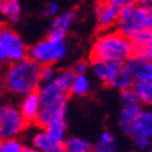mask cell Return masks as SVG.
Instances as JSON below:
<instances>
[{
    "label": "cell",
    "mask_w": 152,
    "mask_h": 152,
    "mask_svg": "<svg viewBox=\"0 0 152 152\" xmlns=\"http://www.w3.org/2000/svg\"><path fill=\"white\" fill-rule=\"evenodd\" d=\"M18 106L22 118L26 120V123L28 125L36 124L39 114L41 111V102L37 92L21 96V100Z\"/></svg>",
    "instance_id": "30bf717a"
},
{
    "label": "cell",
    "mask_w": 152,
    "mask_h": 152,
    "mask_svg": "<svg viewBox=\"0 0 152 152\" xmlns=\"http://www.w3.org/2000/svg\"><path fill=\"white\" fill-rule=\"evenodd\" d=\"M75 21V12L73 10L61 11L55 18H52L50 24V35H57V36H64L69 32L73 24Z\"/></svg>",
    "instance_id": "7c38bea8"
},
{
    "label": "cell",
    "mask_w": 152,
    "mask_h": 152,
    "mask_svg": "<svg viewBox=\"0 0 152 152\" xmlns=\"http://www.w3.org/2000/svg\"><path fill=\"white\" fill-rule=\"evenodd\" d=\"M74 77H75V73L73 72L72 68H63V69L57 71V74L55 79H53V82L56 84H58L62 89H64L66 92L69 93V89H71Z\"/></svg>",
    "instance_id": "7402d4cb"
},
{
    "label": "cell",
    "mask_w": 152,
    "mask_h": 152,
    "mask_svg": "<svg viewBox=\"0 0 152 152\" xmlns=\"http://www.w3.org/2000/svg\"><path fill=\"white\" fill-rule=\"evenodd\" d=\"M64 152H92L93 143L80 136H67L63 141Z\"/></svg>",
    "instance_id": "ffe728a7"
},
{
    "label": "cell",
    "mask_w": 152,
    "mask_h": 152,
    "mask_svg": "<svg viewBox=\"0 0 152 152\" xmlns=\"http://www.w3.org/2000/svg\"><path fill=\"white\" fill-rule=\"evenodd\" d=\"M127 73L131 75L134 80L146 79L152 77V61L143 57L132 55L124 63Z\"/></svg>",
    "instance_id": "9c48e42d"
},
{
    "label": "cell",
    "mask_w": 152,
    "mask_h": 152,
    "mask_svg": "<svg viewBox=\"0 0 152 152\" xmlns=\"http://www.w3.org/2000/svg\"><path fill=\"white\" fill-rule=\"evenodd\" d=\"M115 30L126 36L127 39H132L134 36L141 32L151 31L152 15L146 12L136 4L124 5L120 7Z\"/></svg>",
    "instance_id": "5b68a950"
},
{
    "label": "cell",
    "mask_w": 152,
    "mask_h": 152,
    "mask_svg": "<svg viewBox=\"0 0 152 152\" xmlns=\"http://www.w3.org/2000/svg\"><path fill=\"white\" fill-rule=\"evenodd\" d=\"M0 152H3V150H1V140H0Z\"/></svg>",
    "instance_id": "4dcf8cb0"
},
{
    "label": "cell",
    "mask_w": 152,
    "mask_h": 152,
    "mask_svg": "<svg viewBox=\"0 0 152 152\" xmlns=\"http://www.w3.org/2000/svg\"><path fill=\"white\" fill-rule=\"evenodd\" d=\"M130 40L134 55L152 61V31L141 32Z\"/></svg>",
    "instance_id": "5bb4252c"
},
{
    "label": "cell",
    "mask_w": 152,
    "mask_h": 152,
    "mask_svg": "<svg viewBox=\"0 0 152 152\" xmlns=\"http://www.w3.org/2000/svg\"><path fill=\"white\" fill-rule=\"evenodd\" d=\"M118 151V140L113 132L105 130L103 131L96 142L93 143L92 152H116Z\"/></svg>",
    "instance_id": "e0dca14e"
},
{
    "label": "cell",
    "mask_w": 152,
    "mask_h": 152,
    "mask_svg": "<svg viewBox=\"0 0 152 152\" xmlns=\"http://www.w3.org/2000/svg\"><path fill=\"white\" fill-rule=\"evenodd\" d=\"M40 68L28 57L7 64L3 74V86L7 93L15 96H24L39 90L41 83Z\"/></svg>",
    "instance_id": "6da1fadb"
},
{
    "label": "cell",
    "mask_w": 152,
    "mask_h": 152,
    "mask_svg": "<svg viewBox=\"0 0 152 152\" xmlns=\"http://www.w3.org/2000/svg\"><path fill=\"white\" fill-rule=\"evenodd\" d=\"M92 90V82L88 74H75L69 89V94L77 98L87 96Z\"/></svg>",
    "instance_id": "44dd1931"
},
{
    "label": "cell",
    "mask_w": 152,
    "mask_h": 152,
    "mask_svg": "<svg viewBox=\"0 0 152 152\" xmlns=\"http://www.w3.org/2000/svg\"><path fill=\"white\" fill-rule=\"evenodd\" d=\"M43 130L46 131L52 139H55L57 141H64L67 137V131H68V126H67V121L66 118H56L51 120L48 124H46L43 127Z\"/></svg>",
    "instance_id": "ac0fdd59"
},
{
    "label": "cell",
    "mask_w": 152,
    "mask_h": 152,
    "mask_svg": "<svg viewBox=\"0 0 152 152\" xmlns=\"http://www.w3.org/2000/svg\"><path fill=\"white\" fill-rule=\"evenodd\" d=\"M131 89L143 106H151L152 108V77L134 80Z\"/></svg>",
    "instance_id": "2e32d148"
},
{
    "label": "cell",
    "mask_w": 152,
    "mask_h": 152,
    "mask_svg": "<svg viewBox=\"0 0 152 152\" xmlns=\"http://www.w3.org/2000/svg\"><path fill=\"white\" fill-rule=\"evenodd\" d=\"M120 6L111 0H99L94 5V15L96 24L102 30H110L115 27L119 19Z\"/></svg>",
    "instance_id": "ba28073f"
},
{
    "label": "cell",
    "mask_w": 152,
    "mask_h": 152,
    "mask_svg": "<svg viewBox=\"0 0 152 152\" xmlns=\"http://www.w3.org/2000/svg\"><path fill=\"white\" fill-rule=\"evenodd\" d=\"M28 124L22 118L19 106L11 103H0V140L20 137Z\"/></svg>",
    "instance_id": "52a82bcc"
},
{
    "label": "cell",
    "mask_w": 152,
    "mask_h": 152,
    "mask_svg": "<svg viewBox=\"0 0 152 152\" xmlns=\"http://www.w3.org/2000/svg\"><path fill=\"white\" fill-rule=\"evenodd\" d=\"M140 113V110L136 109H127V108H121L119 116H118V125L119 129L121 130V132L130 136V134L132 132V127H134V123L136 118H137V114Z\"/></svg>",
    "instance_id": "d6986e66"
},
{
    "label": "cell",
    "mask_w": 152,
    "mask_h": 152,
    "mask_svg": "<svg viewBox=\"0 0 152 152\" xmlns=\"http://www.w3.org/2000/svg\"><path fill=\"white\" fill-rule=\"evenodd\" d=\"M113 3H115L116 5H119L120 7L124 5H130V4H136L137 0H111Z\"/></svg>",
    "instance_id": "83f0119b"
},
{
    "label": "cell",
    "mask_w": 152,
    "mask_h": 152,
    "mask_svg": "<svg viewBox=\"0 0 152 152\" xmlns=\"http://www.w3.org/2000/svg\"><path fill=\"white\" fill-rule=\"evenodd\" d=\"M72 69L75 74H88V71L90 69V63L86 62V61H78L72 67Z\"/></svg>",
    "instance_id": "484cf974"
},
{
    "label": "cell",
    "mask_w": 152,
    "mask_h": 152,
    "mask_svg": "<svg viewBox=\"0 0 152 152\" xmlns=\"http://www.w3.org/2000/svg\"><path fill=\"white\" fill-rule=\"evenodd\" d=\"M67 53L68 43L66 37L50 34L27 47V57L39 66H55L66 58Z\"/></svg>",
    "instance_id": "3957f363"
},
{
    "label": "cell",
    "mask_w": 152,
    "mask_h": 152,
    "mask_svg": "<svg viewBox=\"0 0 152 152\" xmlns=\"http://www.w3.org/2000/svg\"><path fill=\"white\" fill-rule=\"evenodd\" d=\"M90 69L103 84L118 92L131 89L134 79L127 73L124 63L108 61H90Z\"/></svg>",
    "instance_id": "277c9868"
},
{
    "label": "cell",
    "mask_w": 152,
    "mask_h": 152,
    "mask_svg": "<svg viewBox=\"0 0 152 152\" xmlns=\"http://www.w3.org/2000/svg\"><path fill=\"white\" fill-rule=\"evenodd\" d=\"M30 140H31V146L39 152H64L63 142L52 139L42 127L36 130L31 135Z\"/></svg>",
    "instance_id": "8fae6325"
},
{
    "label": "cell",
    "mask_w": 152,
    "mask_h": 152,
    "mask_svg": "<svg viewBox=\"0 0 152 152\" xmlns=\"http://www.w3.org/2000/svg\"><path fill=\"white\" fill-rule=\"evenodd\" d=\"M146 152H152V142H151V145H150V147L146 150Z\"/></svg>",
    "instance_id": "f546056e"
},
{
    "label": "cell",
    "mask_w": 152,
    "mask_h": 152,
    "mask_svg": "<svg viewBox=\"0 0 152 152\" xmlns=\"http://www.w3.org/2000/svg\"><path fill=\"white\" fill-rule=\"evenodd\" d=\"M22 152H39V151H37L35 147H32L31 145H30V146H25L24 150H22Z\"/></svg>",
    "instance_id": "f1b7e54d"
},
{
    "label": "cell",
    "mask_w": 152,
    "mask_h": 152,
    "mask_svg": "<svg viewBox=\"0 0 152 152\" xmlns=\"http://www.w3.org/2000/svg\"><path fill=\"white\" fill-rule=\"evenodd\" d=\"M21 0H0V16L9 24H18L21 19Z\"/></svg>",
    "instance_id": "9a60e30c"
},
{
    "label": "cell",
    "mask_w": 152,
    "mask_h": 152,
    "mask_svg": "<svg viewBox=\"0 0 152 152\" xmlns=\"http://www.w3.org/2000/svg\"><path fill=\"white\" fill-rule=\"evenodd\" d=\"M25 143L20 137H11L1 140V150L3 152H22Z\"/></svg>",
    "instance_id": "603a6c76"
},
{
    "label": "cell",
    "mask_w": 152,
    "mask_h": 152,
    "mask_svg": "<svg viewBox=\"0 0 152 152\" xmlns=\"http://www.w3.org/2000/svg\"><path fill=\"white\" fill-rule=\"evenodd\" d=\"M136 5L140 6L141 9H143L150 15H152V0H137Z\"/></svg>",
    "instance_id": "4316f807"
},
{
    "label": "cell",
    "mask_w": 152,
    "mask_h": 152,
    "mask_svg": "<svg viewBox=\"0 0 152 152\" xmlns=\"http://www.w3.org/2000/svg\"><path fill=\"white\" fill-rule=\"evenodd\" d=\"M59 12H61V5L58 1H50L43 9V15L50 19L55 18Z\"/></svg>",
    "instance_id": "d4e9b609"
},
{
    "label": "cell",
    "mask_w": 152,
    "mask_h": 152,
    "mask_svg": "<svg viewBox=\"0 0 152 152\" xmlns=\"http://www.w3.org/2000/svg\"><path fill=\"white\" fill-rule=\"evenodd\" d=\"M57 74V69L55 66H41L40 68V78L41 83H48L55 79Z\"/></svg>",
    "instance_id": "cb8c5ba5"
},
{
    "label": "cell",
    "mask_w": 152,
    "mask_h": 152,
    "mask_svg": "<svg viewBox=\"0 0 152 152\" xmlns=\"http://www.w3.org/2000/svg\"><path fill=\"white\" fill-rule=\"evenodd\" d=\"M131 134H137L152 140V108L151 106H142V109L137 114V118H136L134 123Z\"/></svg>",
    "instance_id": "4fadbf2b"
},
{
    "label": "cell",
    "mask_w": 152,
    "mask_h": 152,
    "mask_svg": "<svg viewBox=\"0 0 152 152\" xmlns=\"http://www.w3.org/2000/svg\"><path fill=\"white\" fill-rule=\"evenodd\" d=\"M132 55L131 40L111 28L102 30L90 48V61L125 63V61Z\"/></svg>",
    "instance_id": "7a4b0ae2"
},
{
    "label": "cell",
    "mask_w": 152,
    "mask_h": 152,
    "mask_svg": "<svg viewBox=\"0 0 152 152\" xmlns=\"http://www.w3.org/2000/svg\"><path fill=\"white\" fill-rule=\"evenodd\" d=\"M27 57V46L22 37L9 25H0V66Z\"/></svg>",
    "instance_id": "8992f818"
}]
</instances>
